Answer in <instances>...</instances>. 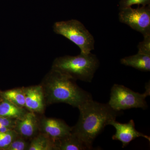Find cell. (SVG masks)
<instances>
[{"mask_svg":"<svg viewBox=\"0 0 150 150\" xmlns=\"http://www.w3.org/2000/svg\"><path fill=\"white\" fill-rule=\"evenodd\" d=\"M80 115L77 123L72 127L71 132L82 141L88 150L93 149L97 137L109 122L115 120L120 111L112 109L108 103L91 100L78 108Z\"/></svg>","mask_w":150,"mask_h":150,"instance_id":"1","label":"cell"},{"mask_svg":"<svg viewBox=\"0 0 150 150\" xmlns=\"http://www.w3.org/2000/svg\"><path fill=\"white\" fill-rule=\"evenodd\" d=\"M76 81L69 76L51 69L40 84L46 105L65 103L78 108L93 99L91 94L81 88Z\"/></svg>","mask_w":150,"mask_h":150,"instance_id":"2","label":"cell"},{"mask_svg":"<svg viewBox=\"0 0 150 150\" xmlns=\"http://www.w3.org/2000/svg\"><path fill=\"white\" fill-rule=\"evenodd\" d=\"M99 66L97 57L91 52L81 53L76 56H65L56 58L51 69L73 78L86 82H91Z\"/></svg>","mask_w":150,"mask_h":150,"instance_id":"3","label":"cell"},{"mask_svg":"<svg viewBox=\"0 0 150 150\" xmlns=\"http://www.w3.org/2000/svg\"><path fill=\"white\" fill-rule=\"evenodd\" d=\"M53 29L56 34L64 36L77 45L81 53L89 54L94 49L93 36L79 21L71 19L56 22Z\"/></svg>","mask_w":150,"mask_h":150,"instance_id":"4","label":"cell"},{"mask_svg":"<svg viewBox=\"0 0 150 150\" xmlns=\"http://www.w3.org/2000/svg\"><path fill=\"white\" fill-rule=\"evenodd\" d=\"M150 83L146 87V91L141 94L131 90L123 85L114 84L111 89L110 100L108 104L116 111L133 108H147L146 98L150 96Z\"/></svg>","mask_w":150,"mask_h":150,"instance_id":"5","label":"cell"},{"mask_svg":"<svg viewBox=\"0 0 150 150\" xmlns=\"http://www.w3.org/2000/svg\"><path fill=\"white\" fill-rule=\"evenodd\" d=\"M118 17L121 22L141 33L144 36L150 35V5L137 8L130 7L122 9Z\"/></svg>","mask_w":150,"mask_h":150,"instance_id":"6","label":"cell"},{"mask_svg":"<svg viewBox=\"0 0 150 150\" xmlns=\"http://www.w3.org/2000/svg\"><path fill=\"white\" fill-rule=\"evenodd\" d=\"M38 119L39 133L45 135L54 143L71 132L72 127L62 119L44 116Z\"/></svg>","mask_w":150,"mask_h":150,"instance_id":"7","label":"cell"},{"mask_svg":"<svg viewBox=\"0 0 150 150\" xmlns=\"http://www.w3.org/2000/svg\"><path fill=\"white\" fill-rule=\"evenodd\" d=\"M108 125H111L115 128V134L112 137V139L118 140L122 143V147L124 148L132 141L140 137H144L150 142L149 137L137 131L135 128V123L133 120L128 123H121L112 120Z\"/></svg>","mask_w":150,"mask_h":150,"instance_id":"8","label":"cell"},{"mask_svg":"<svg viewBox=\"0 0 150 150\" xmlns=\"http://www.w3.org/2000/svg\"><path fill=\"white\" fill-rule=\"evenodd\" d=\"M38 122L35 113L29 111L21 118L16 120L13 130L20 137L31 140L39 133Z\"/></svg>","mask_w":150,"mask_h":150,"instance_id":"9","label":"cell"},{"mask_svg":"<svg viewBox=\"0 0 150 150\" xmlns=\"http://www.w3.org/2000/svg\"><path fill=\"white\" fill-rule=\"evenodd\" d=\"M25 108L34 113H43L46 105L45 96L41 85L24 87Z\"/></svg>","mask_w":150,"mask_h":150,"instance_id":"10","label":"cell"},{"mask_svg":"<svg viewBox=\"0 0 150 150\" xmlns=\"http://www.w3.org/2000/svg\"><path fill=\"white\" fill-rule=\"evenodd\" d=\"M56 150H88L83 142L71 132L54 142Z\"/></svg>","mask_w":150,"mask_h":150,"instance_id":"11","label":"cell"},{"mask_svg":"<svg viewBox=\"0 0 150 150\" xmlns=\"http://www.w3.org/2000/svg\"><path fill=\"white\" fill-rule=\"evenodd\" d=\"M121 63L125 66L131 67L142 71H150V56L137 53L136 55L124 57Z\"/></svg>","mask_w":150,"mask_h":150,"instance_id":"12","label":"cell"},{"mask_svg":"<svg viewBox=\"0 0 150 150\" xmlns=\"http://www.w3.org/2000/svg\"><path fill=\"white\" fill-rule=\"evenodd\" d=\"M28 111L25 108L17 106L4 98H2L0 101V116L18 119L23 117Z\"/></svg>","mask_w":150,"mask_h":150,"instance_id":"13","label":"cell"},{"mask_svg":"<svg viewBox=\"0 0 150 150\" xmlns=\"http://www.w3.org/2000/svg\"><path fill=\"white\" fill-rule=\"evenodd\" d=\"M1 96L20 107L25 108V96L23 87L1 91Z\"/></svg>","mask_w":150,"mask_h":150,"instance_id":"14","label":"cell"},{"mask_svg":"<svg viewBox=\"0 0 150 150\" xmlns=\"http://www.w3.org/2000/svg\"><path fill=\"white\" fill-rule=\"evenodd\" d=\"M28 150H56L53 141L42 133H39L30 140Z\"/></svg>","mask_w":150,"mask_h":150,"instance_id":"15","label":"cell"},{"mask_svg":"<svg viewBox=\"0 0 150 150\" xmlns=\"http://www.w3.org/2000/svg\"><path fill=\"white\" fill-rule=\"evenodd\" d=\"M18 136L13 129L6 132H0V150H6Z\"/></svg>","mask_w":150,"mask_h":150,"instance_id":"16","label":"cell"},{"mask_svg":"<svg viewBox=\"0 0 150 150\" xmlns=\"http://www.w3.org/2000/svg\"><path fill=\"white\" fill-rule=\"evenodd\" d=\"M30 143L28 140L19 136L6 150H28Z\"/></svg>","mask_w":150,"mask_h":150,"instance_id":"17","label":"cell"},{"mask_svg":"<svg viewBox=\"0 0 150 150\" xmlns=\"http://www.w3.org/2000/svg\"><path fill=\"white\" fill-rule=\"evenodd\" d=\"M144 39L138 44V53L150 56V35L144 36Z\"/></svg>","mask_w":150,"mask_h":150,"instance_id":"18","label":"cell"},{"mask_svg":"<svg viewBox=\"0 0 150 150\" xmlns=\"http://www.w3.org/2000/svg\"><path fill=\"white\" fill-rule=\"evenodd\" d=\"M150 0H121L120 2V9L130 7L134 5H142L146 6L150 5Z\"/></svg>","mask_w":150,"mask_h":150,"instance_id":"19","label":"cell"},{"mask_svg":"<svg viewBox=\"0 0 150 150\" xmlns=\"http://www.w3.org/2000/svg\"><path fill=\"white\" fill-rule=\"evenodd\" d=\"M16 119L0 116V125L13 129Z\"/></svg>","mask_w":150,"mask_h":150,"instance_id":"20","label":"cell"},{"mask_svg":"<svg viewBox=\"0 0 150 150\" xmlns=\"http://www.w3.org/2000/svg\"><path fill=\"white\" fill-rule=\"evenodd\" d=\"M1 91H0V101H1V100L2 98L1 97Z\"/></svg>","mask_w":150,"mask_h":150,"instance_id":"21","label":"cell"}]
</instances>
